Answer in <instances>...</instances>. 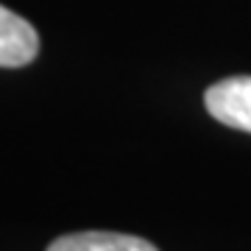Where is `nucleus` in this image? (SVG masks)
I'll list each match as a JSON object with an SVG mask.
<instances>
[{
	"instance_id": "f257e3e1",
	"label": "nucleus",
	"mask_w": 251,
	"mask_h": 251,
	"mask_svg": "<svg viewBox=\"0 0 251 251\" xmlns=\"http://www.w3.org/2000/svg\"><path fill=\"white\" fill-rule=\"evenodd\" d=\"M204 103L218 123L251 134V75H232L212 84Z\"/></svg>"
},
{
	"instance_id": "f03ea898",
	"label": "nucleus",
	"mask_w": 251,
	"mask_h": 251,
	"mask_svg": "<svg viewBox=\"0 0 251 251\" xmlns=\"http://www.w3.org/2000/svg\"><path fill=\"white\" fill-rule=\"evenodd\" d=\"M39 53V36L25 17L0 6V67H23Z\"/></svg>"
},
{
	"instance_id": "7ed1b4c3",
	"label": "nucleus",
	"mask_w": 251,
	"mask_h": 251,
	"mask_svg": "<svg viewBox=\"0 0 251 251\" xmlns=\"http://www.w3.org/2000/svg\"><path fill=\"white\" fill-rule=\"evenodd\" d=\"M48 251H159L153 243L117 232H78L64 234L48 246Z\"/></svg>"
}]
</instances>
